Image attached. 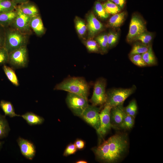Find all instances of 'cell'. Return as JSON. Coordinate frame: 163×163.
Here are the masks:
<instances>
[{"label": "cell", "mask_w": 163, "mask_h": 163, "mask_svg": "<svg viewBox=\"0 0 163 163\" xmlns=\"http://www.w3.org/2000/svg\"><path fill=\"white\" fill-rule=\"evenodd\" d=\"M128 145L127 135L115 134L94 149L97 157L104 161L113 163L120 159L126 152Z\"/></svg>", "instance_id": "obj_1"}, {"label": "cell", "mask_w": 163, "mask_h": 163, "mask_svg": "<svg viewBox=\"0 0 163 163\" xmlns=\"http://www.w3.org/2000/svg\"><path fill=\"white\" fill-rule=\"evenodd\" d=\"M89 86L83 78L69 77L57 84L54 89L62 90L87 97Z\"/></svg>", "instance_id": "obj_2"}, {"label": "cell", "mask_w": 163, "mask_h": 163, "mask_svg": "<svg viewBox=\"0 0 163 163\" xmlns=\"http://www.w3.org/2000/svg\"><path fill=\"white\" fill-rule=\"evenodd\" d=\"M27 35L14 28L8 30L5 33L4 47L9 53L26 46L27 42Z\"/></svg>", "instance_id": "obj_3"}, {"label": "cell", "mask_w": 163, "mask_h": 163, "mask_svg": "<svg viewBox=\"0 0 163 163\" xmlns=\"http://www.w3.org/2000/svg\"><path fill=\"white\" fill-rule=\"evenodd\" d=\"M136 87L133 86L129 88H118L108 91L107 94V99L105 104L112 107L123 104L125 100L133 94Z\"/></svg>", "instance_id": "obj_4"}, {"label": "cell", "mask_w": 163, "mask_h": 163, "mask_svg": "<svg viewBox=\"0 0 163 163\" xmlns=\"http://www.w3.org/2000/svg\"><path fill=\"white\" fill-rule=\"evenodd\" d=\"M66 102L74 113L79 116L88 105L87 97L69 92L67 95Z\"/></svg>", "instance_id": "obj_5"}, {"label": "cell", "mask_w": 163, "mask_h": 163, "mask_svg": "<svg viewBox=\"0 0 163 163\" xmlns=\"http://www.w3.org/2000/svg\"><path fill=\"white\" fill-rule=\"evenodd\" d=\"M28 54L26 46H22L9 53L8 63L15 68L26 66Z\"/></svg>", "instance_id": "obj_6"}, {"label": "cell", "mask_w": 163, "mask_h": 163, "mask_svg": "<svg viewBox=\"0 0 163 163\" xmlns=\"http://www.w3.org/2000/svg\"><path fill=\"white\" fill-rule=\"evenodd\" d=\"M106 86V80L103 78H99L95 82L93 94L90 99L92 105L96 106L106 103L107 99Z\"/></svg>", "instance_id": "obj_7"}, {"label": "cell", "mask_w": 163, "mask_h": 163, "mask_svg": "<svg viewBox=\"0 0 163 163\" xmlns=\"http://www.w3.org/2000/svg\"><path fill=\"white\" fill-rule=\"evenodd\" d=\"M100 108L88 104L80 116L92 126L97 132L100 126Z\"/></svg>", "instance_id": "obj_8"}, {"label": "cell", "mask_w": 163, "mask_h": 163, "mask_svg": "<svg viewBox=\"0 0 163 163\" xmlns=\"http://www.w3.org/2000/svg\"><path fill=\"white\" fill-rule=\"evenodd\" d=\"M16 10V15L11 26L13 28L28 35L31 32L30 22L31 17L23 13L17 6Z\"/></svg>", "instance_id": "obj_9"}, {"label": "cell", "mask_w": 163, "mask_h": 163, "mask_svg": "<svg viewBox=\"0 0 163 163\" xmlns=\"http://www.w3.org/2000/svg\"><path fill=\"white\" fill-rule=\"evenodd\" d=\"M145 31V25L142 19L137 15H133L127 37V40L129 42L134 41L138 36Z\"/></svg>", "instance_id": "obj_10"}, {"label": "cell", "mask_w": 163, "mask_h": 163, "mask_svg": "<svg viewBox=\"0 0 163 163\" xmlns=\"http://www.w3.org/2000/svg\"><path fill=\"white\" fill-rule=\"evenodd\" d=\"M112 107L105 104L104 109L100 113V126L97 133L101 136H104L112 127L110 112Z\"/></svg>", "instance_id": "obj_11"}, {"label": "cell", "mask_w": 163, "mask_h": 163, "mask_svg": "<svg viewBox=\"0 0 163 163\" xmlns=\"http://www.w3.org/2000/svg\"><path fill=\"white\" fill-rule=\"evenodd\" d=\"M17 142L21 152L26 158L32 160L36 153V148L34 143L30 141L19 137Z\"/></svg>", "instance_id": "obj_12"}, {"label": "cell", "mask_w": 163, "mask_h": 163, "mask_svg": "<svg viewBox=\"0 0 163 163\" xmlns=\"http://www.w3.org/2000/svg\"><path fill=\"white\" fill-rule=\"evenodd\" d=\"M125 114L123 104L112 107L110 112L112 127L116 129L119 128L123 121Z\"/></svg>", "instance_id": "obj_13"}, {"label": "cell", "mask_w": 163, "mask_h": 163, "mask_svg": "<svg viewBox=\"0 0 163 163\" xmlns=\"http://www.w3.org/2000/svg\"><path fill=\"white\" fill-rule=\"evenodd\" d=\"M87 20V28L90 35H94L102 29V24L92 13H91L88 16Z\"/></svg>", "instance_id": "obj_14"}, {"label": "cell", "mask_w": 163, "mask_h": 163, "mask_svg": "<svg viewBox=\"0 0 163 163\" xmlns=\"http://www.w3.org/2000/svg\"><path fill=\"white\" fill-rule=\"evenodd\" d=\"M30 26L31 29L38 36L42 35L44 32V27L39 15L31 18Z\"/></svg>", "instance_id": "obj_15"}, {"label": "cell", "mask_w": 163, "mask_h": 163, "mask_svg": "<svg viewBox=\"0 0 163 163\" xmlns=\"http://www.w3.org/2000/svg\"><path fill=\"white\" fill-rule=\"evenodd\" d=\"M30 126H33L42 124L44 121L42 117L31 112H27L21 115Z\"/></svg>", "instance_id": "obj_16"}, {"label": "cell", "mask_w": 163, "mask_h": 163, "mask_svg": "<svg viewBox=\"0 0 163 163\" xmlns=\"http://www.w3.org/2000/svg\"><path fill=\"white\" fill-rule=\"evenodd\" d=\"M17 7L23 13L30 17L39 15L37 7L34 4L28 1L21 4Z\"/></svg>", "instance_id": "obj_17"}, {"label": "cell", "mask_w": 163, "mask_h": 163, "mask_svg": "<svg viewBox=\"0 0 163 163\" xmlns=\"http://www.w3.org/2000/svg\"><path fill=\"white\" fill-rule=\"evenodd\" d=\"M16 14V9L11 11L0 13V25L4 27L11 25Z\"/></svg>", "instance_id": "obj_18"}, {"label": "cell", "mask_w": 163, "mask_h": 163, "mask_svg": "<svg viewBox=\"0 0 163 163\" xmlns=\"http://www.w3.org/2000/svg\"><path fill=\"white\" fill-rule=\"evenodd\" d=\"M0 107L4 112L5 116H8L11 118L21 116V115L15 113L14 106L10 101L4 100L1 101Z\"/></svg>", "instance_id": "obj_19"}, {"label": "cell", "mask_w": 163, "mask_h": 163, "mask_svg": "<svg viewBox=\"0 0 163 163\" xmlns=\"http://www.w3.org/2000/svg\"><path fill=\"white\" fill-rule=\"evenodd\" d=\"M5 117L0 114V139L7 137L10 130Z\"/></svg>", "instance_id": "obj_20"}, {"label": "cell", "mask_w": 163, "mask_h": 163, "mask_svg": "<svg viewBox=\"0 0 163 163\" xmlns=\"http://www.w3.org/2000/svg\"><path fill=\"white\" fill-rule=\"evenodd\" d=\"M3 69L8 79L14 85L18 86L19 85V81L14 70L11 68L5 65Z\"/></svg>", "instance_id": "obj_21"}, {"label": "cell", "mask_w": 163, "mask_h": 163, "mask_svg": "<svg viewBox=\"0 0 163 163\" xmlns=\"http://www.w3.org/2000/svg\"><path fill=\"white\" fill-rule=\"evenodd\" d=\"M125 15L126 13L125 12L113 14L109 20V24L113 27H119L123 22Z\"/></svg>", "instance_id": "obj_22"}, {"label": "cell", "mask_w": 163, "mask_h": 163, "mask_svg": "<svg viewBox=\"0 0 163 163\" xmlns=\"http://www.w3.org/2000/svg\"><path fill=\"white\" fill-rule=\"evenodd\" d=\"M17 7V4L12 0L0 1V13L14 10Z\"/></svg>", "instance_id": "obj_23"}, {"label": "cell", "mask_w": 163, "mask_h": 163, "mask_svg": "<svg viewBox=\"0 0 163 163\" xmlns=\"http://www.w3.org/2000/svg\"><path fill=\"white\" fill-rule=\"evenodd\" d=\"M141 55L143 60L147 65H153L156 64V59L151 46H149L148 50L141 54Z\"/></svg>", "instance_id": "obj_24"}, {"label": "cell", "mask_w": 163, "mask_h": 163, "mask_svg": "<svg viewBox=\"0 0 163 163\" xmlns=\"http://www.w3.org/2000/svg\"><path fill=\"white\" fill-rule=\"evenodd\" d=\"M103 5L106 12L109 14H114L121 10L120 7L110 0L104 3Z\"/></svg>", "instance_id": "obj_25"}, {"label": "cell", "mask_w": 163, "mask_h": 163, "mask_svg": "<svg viewBox=\"0 0 163 163\" xmlns=\"http://www.w3.org/2000/svg\"><path fill=\"white\" fill-rule=\"evenodd\" d=\"M134 119L135 118L125 113L123 121L119 128L126 129H130L134 125Z\"/></svg>", "instance_id": "obj_26"}, {"label": "cell", "mask_w": 163, "mask_h": 163, "mask_svg": "<svg viewBox=\"0 0 163 163\" xmlns=\"http://www.w3.org/2000/svg\"><path fill=\"white\" fill-rule=\"evenodd\" d=\"M149 46L143 43H136L133 46L130 52V56L137 54H142L146 52Z\"/></svg>", "instance_id": "obj_27"}, {"label": "cell", "mask_w": 163, "mask_h": 163, "mask_svg": "<svg viewBox=\"0 0 163 163\" xmlns=\"http://www.w3.org/2000/svg\"><path fill=\"white\" fill-rule=\"evenodd\" d=\"M125 113L135 118L137 110V107L136 101L135 100H132L129 105L124 108Z\"/></svg>", "instance_id": "obj_28"}, {"label": "cell", "mask_w": 163, "mask_h": 163, "mask_svg": "<svg viewBox=\"0 0 163 163\" xmlns=\"http://www.w3.org/2000/svg\"><path fill=\"white\" fill-rule=\"evenodd\" d=\"M94 9L98 16L101 18L106 19L108 17L109 14L105 11L103 5L100 2H96L94 5Z\"/></svg>", "instance_id": "obj_29"}, {"label": "cell", "mask_w": 163, "mask_h": 163, "mask_svg": "<svg viewBox=\"0 0 163 163\" xmlns=\"http://www.w3.org/2000/svg\"><path fill=\"white\" fill-rule=\"evenodd\" d=\"M96 40L102 51L106 52L108 48V35L104 34L99 36L97 37Z\"/></svg>", "instance_id": "obj_30"}, {"label": "cell", "mask_w": 163, "mask_h": 163, "mask_svg": "<svg viewBox=\"0 0 163 163\" xmlns=\"http://www.w3.org/2000/svg\"><path fill=\"white\" fill-rule=\"evenodd\" d=\"M152 37V34L145 31L138 36L134 41L139 40L142 43L146 45L151 41Z\"/></svg>", "instance_id": "obj_31"}, {"label": "cell", "mask_w": 163, "mask_h": 163, "mask_svg": "<svg viewBox=\"0 0 163 163\" xmlns=\"http://www.w3.org/2000/svg\"><path fill=\"white\" fill-rule=\"evenodd\" d=\"M130 59L135 65L141 67L147 66L142 59L141 54H137L130 56Z\"/></svg>", "instance_id": "obj_32"}, {"label": "cell", "mask_w": 163, "mask_h": 163, "mask_svg": "<svg viewBox=\"0 0 163 163\" xmlns=\"http://www.w3.org/2000/svg\"><path fill=\"white\" fill-rule=\"evenodd\" d=\"M75 26L77 31L81 35H83L85 33L86 26L84 22L79 19H76L75 21Z\"/></svg>", "instance_id": "obj_33"}, {"label": "cell", "mask_w": 163, "mask_h": 163, "mask_svg": "<svg viewBox=\"0 0 163 163\" xmlns=\"http://www.w3.org/2000/svg\"><path fill=\"white\" fill-rule=\"evenodd\" d=\"M9 53L4 47L0 48V65L8 63Z\"/></svg>", "instance_id": "obj_34"}, {"label": "cell", "mask_w": 163, "mask_h": 163, "mask_svg": "<svg viewBox=\"0 0 163 163\" xmlns=\"http://www.w3.org/2000/svg\"><path fill=\"white\" fill-rule=\"evenodd\" d=\"M85 45L89 52H97L99 51L98 46L96 42L94 40H88L86 42Z\"/></svg>", "instance_id": "obj_35"}, {"label": "cell", "mask_w": 163, "mask_h": 163, "mask_svg": "<svg viewBox=\"0 0 163 163\" xmlns=\"http://www.w3.org/2000/svg\"><path fill=\"white\" fill-rule=\"evenodd\" d=\"M118 34L115 33H110L108 35V47H111L115 44L118 39Z\"/></svg>", "instance_id": "obj_36"}, {"label": "cell", "mask_w": 163, "mask_h": 163, "mask_svg": "<svg viewBox=\"0 0 163 163\" xmlns=\"http://www.w3.org/2000/svg\"><path fill=\"white\" fill-rule=\"evenodd\" d=\"M77 149L74 144L69 145L63 153L65 156H68L74 154L77 151Z\"/></svg>", "instance_id": "obj_37"}, {"label": "cell", "mask_w": 163, "mask_h": 163, "mask_svg": "<svg viewBox=\"0 0 163 163\" xmlns=\"http://www.w3.org/2000/svg\"><path fill=\"white\" fill-rule=\"evenodd\" d=\"M77 149H81L84 148L85 145L84 142L81 139L76 140L74 143Z\"/></svg>", "instance_id": "obj_38"}, {"label": "cell", "mask_w": 163, "mask_h": 163, "mask_svg": "<svg viewBox=\"0 0 163 163\" xmlns=\"http://www.w3.org/2000/svg\"><path fill=\"white\" fill-rule=\"evenodd\" d=\"M120 7L123 8L125 3L126 0H109Z\"/></svg>", "instance_id": "obj_39"}, {"label": "cell", "mask_w": 163, "mask_h": 163, "mask_svg": "<svg viewBox=\"0 0 163 163\" xmlns=\"http://www.w3.org/2000/svg\"><path fill=\"white\" fill-rule=\"evenodd\" d=\"M5 41V34L0 31V48L4 47Z\"/></svg>", "instance_id": "obj_40"}, {"label": "cell", "mask_w": 163, "mask_h": 163, "mask_svg": "<svg viewBox=\"0 0 163 163\" xmlns=\"http://www.w3.org/2000/svg\"><path fill=\"white\" fill-rule=\"evenodd\" d=\"M15 3H20V4L27 2V0H12Z\"/></svg>", "instance_id": "obj_41"}, {"label": "cell", "mask_w": 163, "mask_h": 163, "mask_svg": "<svg viewBox=\"0 0 163 163\" xmlns=\"http://www.w3.org/2000/svg\"><path fill=\"white\" fill-rule=\"evenodd\" d=\"M76 163H87V161L85 160H81L78 161H76Z\"/></svg>", "instance_id": "obj_42"}, {"label": "cell", "mask_w": 163, "mask_h": 163, "mask_svg": "<svg viewBox=\"0 0 163 163\" xmlns=\"http://www.w3.org/2000/svg\"><path fill=\"white\" fill-rule=\"evenodd\" d=\"M3 144V142L1 141H0V150L1 149H2V147Z\"/></svg>", "instance_id": "obj_43"}, {"label": "cell", "mask_w": 163, "mask_h": 163, "mask_svg": "<svg viewBox=\"0 0 163 163\" xmlns=\"http://www.w3.org/2000/svg\"><path fill=\"white\" fill-rule=\"evenodd\" d=\"M101 0L104 1V0Z\"/></svg>", "instance_id": "obj_44"}, {"label": "cell", "mask_w": 163, "mask_h": 163, "mask_svg": "<svg viewBox=\"0 0 163 163\" xmlns=\"http://www.w3.org/2000/svg\"><path fill=\"white\" fill-rule=\"evenodd\" d=\"M1 0H0V1Z\"/></svg>", "instance_id": "obj_45"}]
</instances>
